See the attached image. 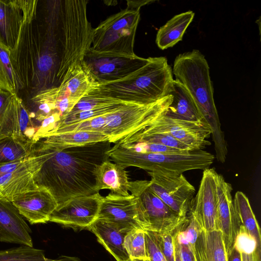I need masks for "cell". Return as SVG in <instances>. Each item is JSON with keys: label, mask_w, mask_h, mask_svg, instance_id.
Returning a JSON list of instances; mask_svg holds the SVG:
<instances>
[{"label": "cell", "mask_w": 261, "mask_h": 261, "mask_svg": "<svg viewBox=\"0 0 261 261\" xmlns=\"http://www.w3.org/2000/svg\"><path fill=\"white\" fill-rule=\"evenodd\" d=\"M38 3V0L21 1V32L16 47L10 53L18 93L25 91L28 99L59 85L57 40L51 25L37 14Z\"/></svg>", "instance_id": "6da1fadb"}, {"label": "cell", "mask_w": 261, "mask_h": 261, "mask_svg": "<svg viewBox=\"0 0 261 261\" xmlns=\"http://www.w3.org/2000/svg\"><path fill=\"white\" fill-rule=\"evenodd\" d=\"M39 145L46 158L34 176L39 188L47 190L58 205L73 197L97 193L95 173L97 167L109 159V141L65 149Z\"/></svg>", "instance_id": "7a4b0ae2"}, {"label": "cell", "mask_w": 261, "mask_h": 261, "mask_svg": "<svg viewBox=\"0 0 261 261\" xmlns=\"http://www.w3.org/2000/svg\"><path fill=\"white\" fill-rule=\"evenodd\" d=\"M88 3L87 0H53L48 6L60 60L57 75L59 85L68 68L82 64L91 47L94 29L87 18Z\"/></svg>", "instance_id": "3957f363"}, {"label": "cell", "mask_w": 261, "mask_h": 261, "mask_svg": "<svg viewBox=\"0 0 261 261\" xmlns=\"http://www.w3.org/2000/svg\"><path fill=\"white\" fill-rule=\"evenodd\" d=\"M172 73L175 76V80L189 91L203 122L209 126L216 159L224 163L228 152L227 144L215 104L206 59L197 50L180 54L174 60Z\"/></svg>", "instance_id": "277c9868"}, {"label": "cell", "mask_w": 261, "mask_h": 261, "mask_svg": "<svg viewBox=\"0 0 261 261\" xmlns=\"http://www.w3.org/2000/svg\"><path fill=\"white\" fill-rule=\"evenodd\" d=\"M172 70L163 57H149L148 63L128 76L98 84L88 93L141 105L155 102L170 95Z\"/></svg>", "instance_id": "5b68a950"}, {"label": "cell", "mask_w": 261, "mask_h": 261, "mask_svg": "<svg viewBox=\"0 0 261 261\" xmlns=\"http://www.w3.org/2000/svg\"><path fill=\"white\" fill-rule=\"evenodd\" d=\"M110 159L125 169L133 166L147 172L177 175L192 170H204L213 163L215 156L203 149L166 153H138L116 143L107 151Z\"/></svg>", "instance_id": "8992f818"}, {"label": "cell", "mask_w": 261, "mask_h": 261, "mask_svg": "<svg viewBox=\"0 0 261 261\" xmlns=\"http://www.w3.org/2000/svg\"><path fill=\"white\" fill-rule=\"evenodd\" d=\"M140 10L126 8L101 22L94 29L91 47L96 53L133 57Z\"/></svg>", "instance_id": "52a82bcc"}, {"label": "cell", "mask_w": 261, "mask_h": 261, "mask_svg": "<svg viewBox=\"0 0 261 261\" xmlns=\"http://www.w3.org/2000/svg\"><path fill=\"white\" fill-rule=\"evenodd\" d=\"M172 100V96L169 95L150 104L128 103L105 116L102 133L109 137L110 142L116 143L147 127L164 115Z\"/></svg>", "instance_id": "ba28073f"}, {"label": "cell", "mask_w": 261, "mask_h": 261, "mask_svg": "<svg viewBox=\"0 0 261 261\" xmlns=\"http://www.w3.org/2000/svg\"><path fill=\"white\" fill-rule=\"evenodd\" d=\"M149 181H129L128 191L137 200L138 219L144 230L159 233H173L187 218L179 216L149 188Z\"/></svg>", "instance_id": "9c48e42d"}, {"label": "cell", "mask_w": 261, "mask_h": 261, "mask_svg": "<svg viewBox=\"0 0 261 261\" xmlns=\"http://www.w3.org/2000/svg\"><path fill=\"white\" fill-rule=\"evenodd\" d=\"M45 158V151L37 142L29 156L0 164V198L11 201L18 195L38 189L34 176Z\"/></svg>", "instance_id": "30bf717a"}, {"label": "cell", "mask_w": 261, "mask_h": 261, "mask_svg": "<svg viewBox=\"0 0 261 261\" xmlns=\"http://www.w3.org/2000/svg\"><path fill=\"white\" fill-rule=\"evenodd\" d=\"M166 114V113H165ZM165 114L147 127L128 136L119 142L132 143L150 135H169L196 150L211 144L207 139L211 135L208 125L168 117Z\"/></svg>", "instance_id": "8fae6325"}, {"label": "cell", "mask_w": 261, "mask_h": 261, "mask_svg": "<svg viewBox=\"0 0 261 261\" xmlns=\"http://www.w3.org/2000/svg\"><path fill=\"white\" fill-rule=\"evenodd\" d=\"M147 173L151 177L150 189L179 216L187 218L195 193L194 186L183 174Z\"/></svg>", "instance_id": "7c38bea8"}, {"label": "cell", "mask_w": 261, "mask_h": 261, "mask_svg": "<svg viewBox=\"0 0 261 261\" xmlns=\"http://www.w3.org/2000/svg\"><path fill=\"white\" fill-rule=\"evenodd\" d=\"M149 61L136 56L119 57L98 54L90 49L86 53L83 63L99 84L122 80L134 73Z\"/></svg>", "instance_id": "4fadbf2b"}, {"label": "cell", "mask_w": 261, "mask_h": 261, "mask_svg": "<svg viewBox=\"0 0 261 261\" xmlns=\"http://www.w3.org/2000/svg\"><path fill=\"white\" fill-rule=\"evenodd\" d=\"M102 198L97 193L69 199L58 205L49 221L75 229H88L97 218Z\"/></svg>", "instance_id": "5bb4252c"}, {"label": "cell", "mask_w": 261, "mask_h": 261, "mask_svg": "<svg viewBox=\"0 0 261 261\" xmlns=\"http://www.w3.org/2000/svg\"><path fill=\"white\" fill-rule=\"evenodd\" d=\"M36 132L37 127L23 99L14 95L0 119V139L8 137L36 143Z\"/></svg>", "instance_id": "9a60e30c"}, {"label": "cell", "mask_w": 261, "mask_h": 261, "mask_svg": "<svg viewBox=\"0 0 261 261\" xmlns=\"http://www.w3.org/2000/svg\"><path fill=\"white\" fill-rule=\"evenodd\" d=\"M96 219L110 222L127 232L141 228L136 197L132 194L124 196L112 193L102 196Z\"/></svg>", "instance_id": "2e32d148"}, {"label": "cell", "mask_w": 261, "mask_h": 261, "mask_svg": "<svg viewBox=\"0 0 261 261\" xmlns=\"http://www.w3.org/2000/svg\"><path fill=\"white\" fill-rule=\"evenodd\" d=\"M217 174L213 168L204 170L194 205L190 210L201 229L206 231L216 230Z\"/></svg>", "instance_id": "e0dca14e"}, {"label": "cell", "mask_w": 261, "mask_h": 261, "mask_svg": "<svg viewBox=\"0 0 261 261\" xmlns=\"http://www.w3.org/2000/svg\"><path fill=\"white\" fill-rule=\"evenodd\" d=\"M217 198L216 229L222 234L227 256L232 250L240 224L237 218L231 195L232 188L223 176L218 173L216 178Z\"/></svg>", "instance_id": "ac0fdd59"}, {"label": "cell", "mask_w": 261, "mask_h": 261, "mask_svg": "<svg viewBox=\"0 0 261 261\" xmlns=\"http://www.w3.org/2000/svg\"><path fill=\"white\" fill-rule=\"evenodd\" d=\"M11 202L31 224L49 221L51 215L58 206L50 193L43 188L18 195Z\"/></svg>", "instance_id": "d6986e66"}, {"label": "cell", "mask_w": 261, "mask_h": 261, "mask_svg": "<svg viewBox=\"0 0 261 261\" xmlns=\"http://www.w3.org/2000/svg\"><path fill=\"white\" fill-rule=\"evenodd\" d=\"M31 232L12 202L0 198V242L33 247Z\"/></svg>", "instance_id": "ffe728a7"}, {"label": "cell", "mask_w": 261, "mask_h": 261, "mask_svg": "<svg viewBox=\"0 0 261 261\" xmlns=\"http://www.w3.org/2000/svg\"><path fill=\"white\" fill-rule=\"evenodd\" d=\"M23 16L21 0H0V43L10 51L18 43Z\"/></svg>", "instance_id": "44dd1931"}, {"label": "cell", "mask_w": 261, "mask_h": 261, "mask_svg": "<svg viewBox=\"0 0 261 261\" xmlns=\"http://www.w3.org/2000/svg\"><path fill=\"white\" fill-rule=\"evenodd\" d=\"M98 84L82 63L68 68L58 86V92L59 95L68 96L79 101Z\"/></svg>", "instance_id": "7402d4cb"}, {"label": "cell", "mask_w": 261, "mask_h": 261, "mask_svg": "<svg viewBox=\"0 0 261 261\" xmlns=\"http://www.w3.org/2000/svg\"><path fill=\"white\" fill-rule=\"evenodd\" d=\"M95 176L97 192L102 189H108L111 193L121 196L130 194L127 171L119 164L111 162L110 158L97 167Z\"/></svg>", "instance_id": "603a6c76"}, {"label": "cell", "mask_w": 261, "mask_h": 261, "mask_svg": "<svg viewBox=\"0 0 261 261\" xmlns=\"http://www.w3.org/2000/svg\"><path fill=\"white\" fill-rule=\"evenodd\" d=\"M88 229L95 235L98 242L117 261H126L129 258L123 245L124 238L128 232L99 219H96Z\"/></svg>", "instance_id": "cb8c5ba5"}, {"label": "cell", "mask_w": 261, "mask_h": 261, "mask_svg": "<svg viewBox=\"0 0 261 261\" xmlns=\"http://www.w3.org/2000/svg\"><path fill=\"white\" fill-rule=\"evenodd\" d=\"M170 95L172 96V100L165 115L173 118L205 124L191 94L180 82L173 80Z\"/></svg>", "instance_id": "d4e9b609"}, {"label": "cell", "mask_w": 261, "mask_h": 261, "mask_svg": "<svg viewBox=\"0 0 261 261\" xmlns=\"http://www.w3.org/2000/svg\"><path fill=\"white\" fill-rule=\"evenodd\" d=\"M197 261H227L221 232L201 230L195 244Z\"/></svg>", "instance_id": "484cf974"}, {"label": "cell", "mask_w": 261, "mask_h": 261, "mask_svg": "<svg viewBox=\"0 0 261 261\" xmlns=\"http://www.w3.org/2000/svg\"><path fill=\"white\" fill-rule=\"evenodd\" d=\"M107 141H109V137L102 133L81 131L52 135L41 139L38 142L45 148L65 149Z\"/></svg>", "instance_id": "4316f807"}, {"label": "cell", "mask_w": 261, "mask_h": 261, "mask_svg": "<svg viewBox=\"0 0 261 261\" xmlns=\"http://www.w3.org/2000/svg\"><path fill=\"white\" fill-rule=\"evenodd\" d=\"M194 16V13L189 11L176 15L168 21L157 33L156 43L158 46L164 50L172 47L182 40L183 35Z\"/></svg>", "instance_id": "83f0119b"}, {"label": "cell", "mask_w": 261, "mask_h": 261, "mask_svg": "<svg viewBox=\"0 0 261 261\" xmlns=\"http://www.w3.org/2000/svg\"><path fill=\"white\" fill-rule=\"evenodd\" d=\"M233 204L240 225H243L255 239L257 250L261 251L260 229L248 197L243 192L237 191L233 199Z\"/></svg>", "instance_id": "f1b7e54d"}, {"label": "cell", "mask_w": 261, "mask_h": 261, "mask_svg": "<svg viewBox=\"0 0 261 261\" xmlns=\"http://www.w3.org/2000/svg\"><path fill=\"white\" fill-rule=\"evenodd\" d=\"M0 261H82L79 257L63 255L56 259L47 258L44 251L33 247L20 245L0 250Z\"/></svg>", "instance_id": "f546056e"}, {"label": "cell", "mask_w": 261, "mask_h": 261, "mask_svg": "<svg viewBox=\"0 0 261 261\" xmlns=\"http://www.w3.org/2000/svg\"><path fill=\"white\" fill-rule=\"evenodd\" d=\"M36 143L23 142L12 138L0 139V164L19 160L30 155Z\"/></svg>", "instance_id": "4dcf8cb0"}, {"label": "cell", "mask_w": 261, "mask_h": 261, "mask_svg": "<svg viewBox=\"0 0 261 261\" xmlns=\"http://www.w3.org/2000/svg\"><path fill=\"white\" fill-rule=\"evenodd\" d=\"M10 53L9 49L0 43V89L17 95V84L10 60Z\"/></svg>", "instance_id": "1f68e13d"}, {"label": "cell", "mask_w": 261, "mask_h": 261, "mask_svg": "<svg viewBox=\"0 0 261 261\" xmlns=\"http://www.w3.org/2000/svg\"><path fill=\"white\" fill-rule=\"evenodd\" d=\"M124 247L129 257L132 259H149L146 247L145 230L136 228L125 236Z\"/></svg>", "instance_id": "d6a6232c"}, {"label": "cell", "mask_w": 261, "mask_h": 261, "mask_svg": "<svg viewBox=\"0 0 261 261\" xmlns=\"http://www.w3.org/2000/svg\"><path fill=\"white\" fill-rule=\"evenodd\" d=\"M128 103L129 102L120 101L94 109L69 114L60 119L56 128L110 114Z\"/></svg>", "instance_id": "836d02e7"}, {"label": "cell", "mask_w": 261, "mask_h": 261, "mask_svg": "<svg viewBox=\"0 0 261 261\" xmlns=\"http://www.w3.org/2000/svg\"><path fill=\"white\" fill-rule=\"evenodd\" d=\"M118 101L120 100L88 93L79 100L69 114L94 109Z\"/></svg>", "instance_id": "e575fe53"}, {"label": "cell", "mask_w": 261, "mask_h": 261, "mask_svg": "<svg viewBox=\"0 0 261 261\" xmlns=\"http://www.w3.org/2000/svg\"><path fill=\"white\" fill-rule=\"evenodd\" d=\"M145 142L160 144L181 151L196 150L169 135L153 134L147 135L138 139L134 142Z\"/></svg>", "instance_id": "d590c367"}, {"label": "cell", "mask_w": 261, "mask_h": 261, "mask_svg": "<svg viewBox=\"0 0 261 261\" xmlns=\"http://www.w3.org/2000/svg\"><path fill=\"white\" fill-rule=\"evenodd\" d=\"M233 248L240 253L250 254L257 249V245L255 239L241 225L235 238Z\"/></svg>", "instance_id": "8d00e7d4"}, {"label": "cell", "mask_w": 261, "mask_h": 261, "mask_svg": "<svg viewBox=\"0 0 261 261\" xmlns=\"http://www.w3.org/2000/svg\"><path fill=\"white\" fill-rule=\"evenodd\" d=\"M180 228L184 233L187 242L195 250V244L202 229L190 212L187 220L180 227Z\"/></svg>", "instance_id": "74e56055"}, {"label": "cell", "mask_w": 261, "mask_h": 261, "mask_svg": "<svg viewBox=\"0 0 261 261\" xmlns=\"http://www.w3.org/2000/svg\"><path fill=\"white\" fill-rule=\"evenodd\" d=\"M145 236L149 261H167L160 249L155 232L145 230Z\"/></svg>", "instance_id": "f35d334b"}, {"label": "cell", "mask_w": 261, "mask_h": 261, "mask_svg": "<svg viewBox=\"0 0 261 261\" xmlns=\"http://www.w3.org/2000/svg\"><path fill=\"white\" fill-rule=\"evenodd\" d=\"M174 233L155 232L160 249L167 261H175Z\"/></svg>", "instance_id": "ab89813d"}, {"label": "cell", "mask_w": 261, "mask_h": 261, "mask_svg": "<svg viewBox=\"0 0 261 261\" xmlns=\"http://www.w3.org/2000/svg\"><path fill=\"white\" fill-rule=\"evenodd\" d=\"M174 241L177 245L181 261H197L195 250L186 240L177 241L174 236Z\"/></svg>", "instance_id": "60d3db41"}, {"label": "cell", "mask_w": 261, "mask_h": 261, "mask_svg": "<svg viewBox=\"0 0 261 261\" xmlns=\"http://www.w3.org/2000/svg\"><path fill=\"white\" fill-rule=\"evenodd\" d=\"M13 95V94L9 92L0 89V119L4 113Z\"/></svg>", "instance_id": "b9f144b4"}, {"label": "cell", "mask_w": 261, "mask_h": 261, "mask_svg": "<svg viewBox=\"0 0 261 261\" xmlns=\"http://www.w3.org/2000/svg\"><path fill=\"white\" fill-rule=\"evenodd\" d=\"M127 7L128 9L133 10H140L141 7L148 3H151L154 2L152 0H141V1H127Z\"/></svg>", "instance_id": "7bdbcfd3"}, {"label": "cell", "mask_w": 261, "mask_h": 261, "mask_svg": "<svg viewBox=\"0 0 261 261\" xmlns=\"http://www.w3.org/2000/svg\"><path fill=\"white\" fill-rule=\"evenodd\" d=\"M261 251L257 249L250 254L241 253L242 261H261Z\"/></svg>", "instance_id": "ee69618b"}, {"label": "cell", "mask_w": 261, "mask_h": 261, "mask_svg": "<svg viewBox=\"0 0 261 261\" xmlns=\"http://www.w3.org/2000/svg\"><path fill=\"white\" fill-rule=\"evenodd\" d=\"M227 261H242L241 253L233 248L230 254L227 256Z\"/></svg>", "instance_id": "f6af8a7d"}, {"label": "cell", "mask_w": 261, "mask_h": 261, "mask_svg": "<svg viewBox=\"0 0 261 261\" xmlns=\"http://www.w3.org/2000/svg\"><path fill=\"white\" fill-rule=\"evenodd\" d=\"M174 256H175V261H181L180 256L179 254L178 248L176 243L174 241Z\"/></svg>", "instance_id": "bcb514c9"}, {"label": "cell", "mask_w": 261, "mask_h": 261, "mask_svg": "<svg viewBox=\"0 0 261 261\" xmlns=\"http://www.w3.org/2000/svg\"><path fill=\"white\" fill-rule=\"evenodd\" d=\"M126 261H149V259H132L129 258Z\"/></svg>", "instance_id": "7dc6e473"}]
</instances>
